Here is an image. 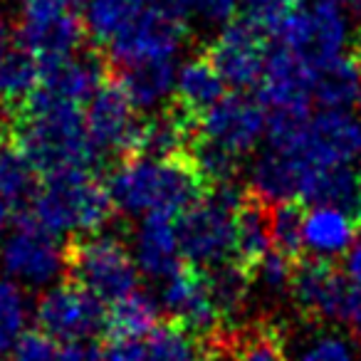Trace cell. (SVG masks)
<instances>
[{
	"instance_id": "obj_1",
	"label": "cell",
	"mask_w": 361,
	"mask_h": 361,
	"mask_svg": "<svg viewBox=\"0 0 361 361\" xmlns=\"http://www.w3.org/2000/svg\"><path fill=\"white\" fill-rule=\"evenodd\" d=\"M11 139L42 178L62 171H92L94 146L87 134L85 106L47 99L35 92L23 109L8 116Z\"/></svg>"
},
{
	"instance_id": "obj_2",
	"label": "cell",
	"mask_w": 361,
	"mask_h": 361,
	"mask_svg": "<svg viewBox=\"0 0 361 361\" xmlns=\"http://www.w3.org/2000/svg\"><path fill=\"white\" fill-rule=\"evenodd\" d=\"M114 208L126 216L178 218L188 206L203 198L211 186L193 159H124L106 178Z\"/></svg>"
},
{
	"instance_id": "obj_3",
	"label": "cell",
	"mask_w": 361,
	"mask_h": 361,
	"mask_svg": "<svg viewBox=\"0 0 361 361\" xmlns=\"http://www.w3.org/2000/svg\"><path fill=\"white\" fill-rule=\"evenodd\" d=\"M114 211L104 180L82 169L45 176L30 201L32 221L52 235H72V240L99 235Z\"/></svg>"
},
{
	"instance_id": "obj_4",
	"label": "cell",
	"mask_w": 361,
	"mask_h": 361,
	"mask_svg": "<svg viewBox=\"0 0 361 361\" xmlns=\"http://www.w3.org/2000/svg\"><path fill=\"white\" fill-rule=\"evenodd\" d=\"M243 193L235 186L211 188L176 218V238L188 265L211 270L235 260V211Z\"/></svg>"
},
{
	"instance_id": "obj_5",
	"label": "cell",
	"mask_w": 361,
	"mask_h": 361,
	"mask_svg": "<svg viewBox=\"0 0 361 361\" xmlns=\"http://www.w3.org/2000/svg\"><path fill=\"white\" fill-rule=\"evenodd\" d=\"M290 297L310 322H334L361 341V290L334 262L297 260Z\"/></svg>"
},
{
	"instance_id": "obj_6",
	"label": "cell",
	"mask_w": 361,
	"mask_h": 361,
	"mask_svg": "<svg viewBox=\"0 0 361 361\" xmlns=\"http://www.w3.org/2000/svg\"><path fill=\"white\" fill-rule=\"evenodd\" d=\"M188 0H154L149 11L106 47L109 70L144 62H173L188 35Z\"/></svg>"
},
{
	"instance_id": "obj_7",
	"label": "cell",
	"mask_w": 361,
	"mask_h": 361,
	"mask_svg": "<svg viewBox=\"0 0 361 361\" xmlns=\"http://www.w3.org/2000/svg\"><path fill=\"white\" fill-rule=\"evenodd\" d=\"M67 275L99 302L116 305L136 292L139 267L119 238L90 235L67 243Z\"/></svg>"
},
{
	"instance_id": "obj_8",
	"label": "cell",
	"mask_w": 361,
	"mask_h": 361,
	"mask_svg": "<svg viewBox=\"0 0 361 361\" xmlns=\"http://www.w3.org/2000/svg\"><path fill=\"white\" fill-rule=\"evenodd\" d=\"M272 40L277 42V47L290 50L305 65L319 72L339 57H344L349 50H354L361 35L351 37L349 23L339 8L324 3V0H317V3H307L302 11H297L277 30Z\"/></svg>"
},
{
	"instance_id": "obj_9",
	"label": "cell",
	"mask_w": 361,
	"mask_h": 361,
	"mask_svg": "<svg viewBox=\"0 0 361 361\" xmlns=\"http://www.w3.org/2000/svg\"><path fill=\"white\" fill-rule=\"evenodd\" d=\"M87 37L80 8L65 6H23L16 40L40 65L42 72L70 62L80 55Z\"/></svg>"
},
{
	"instance_id": "obj_10",
	"label": "cell",
	"mask_w": 361,
	"mask_h": 361,
	"mask_svg": "<svg viewBox=\"0 0 361 361\" xmlns=\"http://www.w3.org/2000/svg\"><path fill=\"white\" fill-rule=\"evenodd\" d=\"M0 265L16 285L47 287L67 272V247L30 216H20L0 247Z\"/></svg>"
},
{
	"instance_id": "obj_11",
	"label": "cell",
	"mask_w": 361,
	"mask_h": 361,
	"mask_svg": "<svg viewBox=\"0 0 361 361\" xmlns=\"http://www.w3.org/2000/svg\"><path fill=\"white\" fill-rule=\"evenodd\" d=\"M265 106L247 94H226L196 126L193 144L238 161L250 154L267 131Z\"/></svg>"
},
{
	"instance_id": "obj_12",
	"label": "cell",
	"mask_w": 361,
	"mask_h": 361,
	"mask_svg": "<svg viewBox=\"0 0 361 361\" xmlns=\"http://www.w3.org/2000/svg\"><path fill=\"white\" fill-rule=\"evenodd\" d=\"M40 331L60 344H82L106 326L104 302L67 280L50 287L35 305Z\"/></svg>"
},
{
	"instance_id": "obj_13",
	"label": "cell",
	"mask_w": 361,
	"mask_h": 361,
	"mask_svg": "<svg viewBox=\"0 0 361 361\" xmlns=\"http://www.w3.org/2000/svg\"><path fill=\"white\" fill-rule=\"evenodd\" d=\"M141 121L144 119L136 116V106L111 75L85 106L87 134L99 161L129 159L134 154Z\"/></svg>"
},
{
	"instance_id": "obj_14",
	"label": "cell",
	"mask_w": 361,
	"mask_h": 361,
	"mask_svg": "<svg viewBox=\"0 0 361 361\" xmlns=\"http://www.w3.org/2000/svg\"><path fill=\"white\" fill-rule=\"evenodd\" d=\"M267 40L270 37H265L247 20L235 18L223 27V32L206 47L203 55L226 85L235 90H250V87H260L265 75L267 57H270Z\"/></svg>"
},
{
	"instance_id": "obj_15",
	"label": "cell",
	"mask_w": 361,
	"mask_h": 361,
	"mask_svg": "<svg viewBox=\"0 0 361 361\" xmlns=\"http://www.w3.org/2000/svg\"><path fill=\"white\" fill-rule=\"evenodd\" d=\"M161 305L171 314V322H178L188 331L201 339H216L223 334V319L211 295L206 270L193 265H183L176 275H171L161 292Z\"/></svg>"
},
{
	"instance_id": "obj_16",
	"label": "cell",
	"mask_w": 361,
	"mask_h": 361,
	"mask_svg": "<svg viewBox=\"0 0 361 361\" xmlns=\"http://www.w3.org/2000/svg\"><path fill=\"white\" fill-rule=\"evenodd\" d=\"M317 72L285 47H272L260 82V102L270 111L310 114Z\"/></svg>"
},
{
	"instance_id": "obj_17",
	"label": "cell",
	"mask_w": 361,
	"mask_h": 361,
	"mask_svg": "<svg viewBox=\"0 0 361 361\" xmlns=\"http://www.w3.org/2000/svg\"><path fill=\"white\" fill-rule=\"evenodd\" d=\"M134 260L139 272L151 280H169L186 265L171 218L151 216L141 221L134 238Z\"/></svg>"
},
{
	"instance_id": "obj_18",
	"label": "cell",
	"mask_w": 361,
	"mask_h": 361,
	"mask_svg": "<svg viewBox=\"0 0 361 361\" xmlns=\"http://www.w3.org/2000/svg\"><path fill=\"white\" fill-rule=\"evenodd\" d=\"M171 97H173L171 106L198 124L226 97V82L213 70L206 55H201L188 60L176 72V85Z\"/></svg>"
},
{
	"instance_id": "obj_19",
	"label": "cell",
	"mask_w": 361,
	"mask_h": 361,
	"mask_svg": "<svg viewBox=\"0 0 361 361\" xmlns=\"http://www.w3.org/2000/svg\"><path fill=\"white\" fill-rule=\"evenodd\" d=\"M359 231V223L336 208H307L305 226H302V245L307 252H312V257L331 262L334 257L346 255L356 245Z\"/></svg>"
},
{
	"instance_id": "obj_20",
	"label": "cell",
	"mask_w": 361,
	"mask_h": 361,
	"mask_svg": "<svg viewBox=\"0 0 361 361\" xmlns=\"http://www.w3.org/2000/svg\"><path fill=\"white\" fill-rule=\"evenodd\" d=\"M270 250H275L272 247L270 203L245 191L235 211V260L245 267H252Z\"/></svg>"
},
{
	"instance_id": "obj_21",
	"label": "cell",
	"mask_w": 361,
	"mask_h": 361,
	"mask_svg": "<svg viewBox=\"0 0 361 361\" xmlns=\"http://www.w3.org/2000/svg\"><path fill=\"white\" fill-rule=\"evenodd\" d=\"M109 75L119 82L136 109H154L169 94H173L176 70L173 62H144V65L109 70Z\"/></svg>"
},
{
	"instance_id": "obj_22",
	"label": "cell",
	"mask_w": 361,
	"mask_h": 361,
	"mask_svg": "<svg viewBox=\"0 0 361 361\" xmlns=\"http://www.w3.org/2000/svg\"><path fill=\"white\" fill-rule=\"evenodd\" d=\"M154 0H87L85 27L97 47L106 50L119 35H124Z\"/></svg>"
},
{
	"instance_id": "obj_23",
	"label": "cell",
	"mask_w": 361,
	"mask_h": 361,
	"mask_svg": "<svg viewBox=\"0 0 361 361\" xmlns=\"http://www.w3.org/2000/svg\"><path fill=\"white\" fill-rule=\"evenodd\" d=\"M144 349L146 361H211V341L171 319L156 324Z\"/></svg>"
},
{
	"instance_id": "obj_24",
	"label": "cell",
	"mask_w": 361,
	"mask_h": 361,
	"mask_svg": "<svg viewBox=\"0 0 361 361\" xmlns=\"http://www.w3.org/2000/svg\"><path fill=\"white\" fill-rule=\"evenodd\" d=\"M42 82V70L25 50L13 47L6 62L0 65V106L6 114H16L30 102Z\"/></svg>"
},
{
	"instance_id": "obj_25",
	"label": "cell",
	"mask_w": 361,
	"mask_h": 361,
	"mask_svg": "<svg viewBox=\"0 0 361 361\" xmlns=\"http://www.w3.org/2000/svg\"><path fill=\"white\" fill-rule=\"evenodd\" d=\"M206 275H208V285H211L213 302H216L218 312H221L223 324H233L245 312L247 300H250V292H252L250 272L238 260H231L206 270Z\"/></svg>"
},
{
	"instance_id": "obj_26",
	"label": "cell",
	"mask_w": 361,
	"mask_h": 361,
	"mask_svg": "<svg viewBox=\"0 0 361 361\" xmlns=\"http://www.w3.org/2000/svg\"><path fill=\"white\" fill-rule=\"evenodd\" d=\"M159 305L149 295L136 290L124 297L106 312V329L114 339H139L141 334H151L156 329Z\"/></svg>"
},
{
	"instance_id": "obj_27",
	"label": "cell",
	"mask_w": 361,
	"mask_h": 361,
	"mask_svg": "<svg viewBox=\"0 0 361 361\" xmlns=\"http://www.w3.org/2000/svg\"><path fill=\"white\" fill-rule=\"evenodd\" d=\"M35 169L27 164V159L20 154L16 141L8 136H0V196L11 201L13 206H20L35 196Z\"/></svg>"
},
{
	"instance_id": "obj_28",
	"label": "cell",
	"mask_w": 361,
	"mask_h": 361,
	"mask_svg": "<svg viewBox=\"0 0 361 361\" xmlns=\"http://www.w3.org/2000/svg\"><path fill=\"white\" fill-rule=\"evenodd\" d=\"M27 317V297L13 280H0V359L13 354L18 341L25 336Z\"/></svg>"
},
{
	"instance_id": "obj_29",
	"label": "cell",
	"mask_w": 361,
	"mask_h": 361,
	"mask_svg": "<svg viewBox=\"0 0 361 361\" xmlns=\"http://www.w3.org/2000/svg\"><path fill=\"white\" fill-rule=\"evenodd\" d=\"M11 361H94V349H85V344H60L42 331H30L18 341Z\"/></svg>"
},
{
	"instance_id": "obj_30",
	"label": "cell",
	"mask_w": 361,
	"mask_h": 361,
	"mask_svg": "<svg viewBox=\"0 0 361 361\" xmlns=\"http://www.w3.org/2000/svg\"><path fill=\"white\" fill-rule=\"evenodd\" d=\"M305 206L300 203H280L270 206V226H272V247L282 255L300 260L302 252V226H305Z\"/></svg>"
},
{
	"instance_id": "obj_31",
	"label": "cell",
	"mask_w": 361,
	"mask_h": 361,
	"mask_svg": "<svg viewBox=\"0 0 361 361\" xmlns=\"http://www.w3.org/2000/svg\"><path fill=\"white\" fill-rule=\"evenodd\" d=\"M297 260L282 255L277 250H270L262 260H257L252 267H247L250 272L252 290H260L267 297H282L290 295L292 277H295Z\"/></svg>"
},
{
	"instance_id": "obj_32",
	"label": "cell",
	"mask_w": 361,
	"mask_h": 361,
	"mask_svg": "<svg viewBox=\"0 0 361 361\" xmlns=\"http://www.w3.org/2000/svg\"><path fill=\"white\" fill-rule=\"evenodd\" d=\"M310 0H245L243 20L262 32L265 37H275L277 30L307 6Z\"/></svg>"
},
{
	"instance_id": "obj_33",
	"label": "cell",
	"mask_w": 361,
	"mask_h": 361,
	"mask_svg": "<svg viewBox=\"0 0 361 361\" xmlns=\"http://www.w3.org/2000/svg\"><path fill=\"white\" fill-rule=\"evenodd\" d=\"M295 361H359V356L344 334L322 329L312 331L300 341Z\"/></svg>"
},
{
	"instance_id": "obj_34",
	"label": "cell",
	"mask_w": 361,
	"mask_h": 361,
	"mask_svg": "<svg viewBox=\"0 0 361 361\" xmlns=\"http://www.w3.org/2000/svg\"><path fill=\"white\" fill-rule=\"evenodd\" d=\"M94 361H146V349L139 339H114L94 349Z\"/></svg>"
},
{
	"instance_id": "obj_35",
	"label": "cell",
	"mask_w": 361,
	"mask_h": 361,
	"mask_svg": "<svg viewBox=\"0 0 361 361\" xmlns=\"http://www.w3.org/2000/svg\"><path fill=\"white\" fill-rule=\"evenodd\" d=\"M245 0H188L191 13L201 16L208 23H233V16Z\"/></svg>"
},
{
	"instance_id": "obj_36",
	"label": "cell",
	"mask_w": 361,
	"mask_h": 361,
	"mask_svg": "<svg viewBox=\"0 0 361 361\" xmlns=\"http://www.w3.org/2000/svg\"><path fill=\"white\" fill-rule=\"evenodd\" d=\"M344 275L354 282V287L361 290V240L346 252V262H344Z\"/></svg>"
},
{
	"instance_id": "obj_37",
	"label": "cell",
	"mask_w": 361,
	"mask_h": 361,
	"mask_svg": "<svg viewBox=\"0 0 361 361\" xmlns=\"http://www.w3.org/2000/svg\"><path fill=\"white\" fill-rule=\"evenodd\" d=\"M11 27H8V20L6 16L0 13V65L6 62V57L11 55Z\"/></svg>"
},
{
	"instance_id": "obj_38",
	"label": "cell",
	"mask_w": 361,
	"mask_h": 361,
	"mask_svg": "<svg viewBox=\"0 0 361 361\" xmlns=\"http://www.w3.org/2000/svg\"><path fill=\"white\" fill-rule=\"evenodd\" d=\"M13 213H16V206H13L11 201H6V198L0 196V231L11 223V218H13Z\"/></svg>"
},
{
	"instance_id": "obj_39",
	"label": "cell",
	"mask_w": 361,
	"mask_h": 361,
	"mask_svg": "<svg viewBox=\"0 0 361 361\" xmlns=\"http://www.w3.org/2000/svg\"><path fill=\"white\" fill-rule=\"evenodd\" d=\"M11 134V119H8L6 109L0 106V136H8Z\"/></svg>"
},
{
	"instance_id": "obj_40",
	"label": "cell",
	"mask_w": 361,
	"mask_h": 361,
	"mask_svg": "<svg viewBox=\"0 0 361 361\" xmlns=\"http://www.w3.org/2000/svg\"><path fill=\"white\" fill-rule=\"evenodd\" d=\"M351 3V8L356 11V16H361V0H349Z\"/></svg>"
},
{
	"instance_id": "obj_41",
	"label": "cell",
	"mask_w": 361,
	"mask_h": 361,
	"mask_svg": "<svg viewBox=\"0 0 361 361\" xmlns=\"http://www.w3.org/2000/svg\"><path fill=\"white\" fill-rule=\"evenodd\" d=\"M359 361H361V349H359Z\"/></svg>"
},
{
	"instance_id": "obj_42",
	"label": "cell",
	"mask_w": 361,
	"mask_h": 361,
	"mask_svg": "<svg viewBox=\"0 0 361 361\" xmlns=\"http://www.w3.org/2000/svg\"><path fill=\"white\" fill-rule=\"evenodd\" d=\"M359 104H361V102H359Z\"/></svg>"
}]
</instances>
